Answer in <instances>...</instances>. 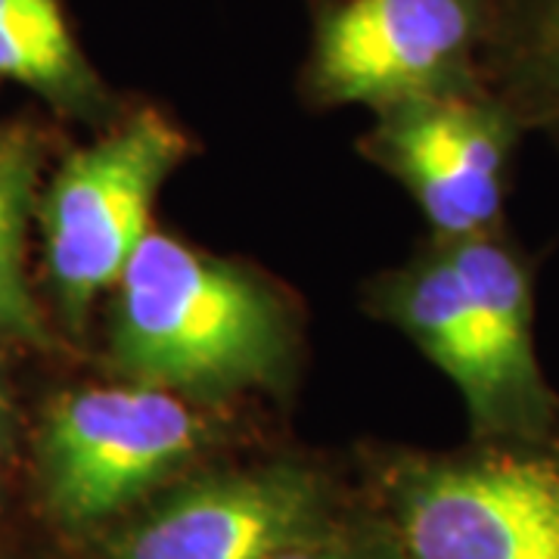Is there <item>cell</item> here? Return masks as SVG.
<instances>
[{
  "label": "cell",
  "mask_w": 559,
  "mask_h": 559,
  "mask_svg": "<svg viewBox=\"0 0 559 559\" xmlns=\"http://www.w3.org/2000/svg\"><path fill=\"white\" fill-rule=\"evenodd\" d=\"M0 81L20 84L72 119L103 121L112 112L62 0H0Z\"/></svg>",
  "instance_id": "obj_10"
},
{
  "label": "cell",
  "mask_w": 559,
  "mask_h": 559,
  "mask_svg": "<svg viewBox=\"0 0 559 559\" xmlns=\"http://www.w3.org/2000/svg\"><path fill=\"white\" fill-rule=\"evenodd\" d=\"M7 423H10V404H7L3 389H0V439H3V432H7Z\"/></svg>",
  "instance_id": "obj_14"
},
{
  "label": "cell",
  "mask_w": 559,
  "mask_h": 559,
  "mask_svg": "<svg viewBox=\"0 0 559 559\" xmlns=\"http://www.w3.org/2000/svg\"><path fill=\"white\" fill-rule=\"evenodd\" d=\"M522 124L485 87H463L382 109L370 153L414 193L436 240L500 227Z\"/></svg>",
  "instance_id": "obj_6"
},
{
  "label": "cell",
  "mask_w": 559,
  "mask_h": 559,
  "mask_svg": "<svg viewBox=\"0 0 559 559\" xmlns=\"http://www.w3.org/2000/svg\"><path fill=\"white\" fill-rule=\"evenodd\" d=\"M457 274L476 320L495 382V436H540L559 419V395L547 385L535 352L532 277L516 246L498 230L466 240H436Z\"/></svg>",
  "instance_id": "obj_8"
},
{
  "label": "cell",
  "mask_w": 559,
  "mask_h": 559,
  "mask_svg": "<svg viewBox=\"0 0 559 559\" xmlns=\"http://www.w3.org/2000/svg\"><path fill=\"white\" fill-rule=\"evenodd\" d=\"M479 75L522 131L559 143V0H488Z\"/></svg>",
  "instance_id": "obj_11"
},
{
  "label": "cell",
  "mask_w": 559,
  "mask_h": 559,
  "mask_svg": "<svg viewBox=\"0 0 559 559\" xmlns=\"http://www.w3.org/2000/svg\"><path fill=\"white\" fill-rule=\"evenodd\" d=\"M318 479L271 466L202 481L116 544V559H274L318 528Z\"/></svg>",
  "instance_id": "obj_7"
},
{
  "label": "cell",
  "mask_w": 559,
  "mask_h": 559,
  "mask_svg": "<svg viewBox=\"0 0 559 559\" xmlns=\"http://www.w3.org/2000/svg\"><path fill=\"white\" fill-rule=\"evenodd\" d=\"M205 423L175 392L81 389L44 423L40 463L50 507L75 525L100 522L200 451Z\"/></svg>",
  "instance_id": "obj_5"
},
{
  "label": "cell",
  "mask_w": 559,
  "mask_h": 559,
  "mask_svg": "<svg viewBox=\"0 0 559 559\" xmlns=\"http://www.w3.org/2000/svg\"><path fill=\"white\" fill-rule=\"evenodd\" d=\"M382 311L417 342L423 355L457 385L466 401L473 439L495 436V382L481 352L476 320L457 274L439 242L392 274L380 289Z\"/></svg>",
  "instance_id": "obj_9"
},
{
  "label": "cell",
  "mask_w": 559,
  "mask_h": 559,
  "mask_svg": "<svg viewBox=\"0 0 559 559\" xmlns=\"http://www.w3.org/2000/svg\"><path fill=\"white\" fill-rule=\"evenodd\" d=\"M274 559H401L399 550H385V544L348 532H311L296 544L283 547Z\"/></svg>",
  "instance_id": "obj_13"
},
{
  "label": "cell",
  "mask_w": 559,
  "mask_h": 559,
  "mask_svg": "<svg viewBox=\"0 0 559 559\" xmlns=\"http://www.w3.org/2000/svg\"><path fill=\"white\" fill-rule=\"evenodd\" d=\"M488 0H340L318 20L311 91L330 103H395L481 84Z\"/></svg>",
  "instance_id": "obj_4"
},
{
  "label": "cell",
  "mask_w": 559,
  "mask_h": 559,
  "mask_svg": "<svg viewBox=\"0 0 559 559\" xmlns=\"http://www.w3.org/2000/svg\"><path fill=\"white\" fill-rule=\"evenodd\" d=\"M116 289L112 364L138 385L224 399L283 380L289 314L240 267L150 230Z\"/></svg>",
  "instance_id": "obj_1"
},
{
  "label": "cell",
  "mask_w": 559,
  "mask_h": 559,
  "mask_svg": "<svg viewBox=\"0 0 559 559\" xmlns=\"http://www.w3.org/2000/svg\"><path fill=\"white\" fill-rule=\"evenodd\" d=\"M40 143L25 124H0V345H47L25 277V237L38 205Z\"/></svg>",
  "instance_id": "obj_12"
},
{
  "label": "cell",
  "mask_w": 559,
  "mask_h": 559,
  "mask_svg": "<svg viewBox=\"0 0 559 559\" xmlns=\"http://www.w3.org/2000/svg\"><path fill=\"white\" fill-rule=\"evenodd\" d=\"M395 520L407 559H559V419L540 436L407 460Z\"/></svg>",
  "instance_id": "obj_2"
},
{
  "label": "cell",
  "mask_w": 559,
  "mask_h": 559,
  "mask_svg": "<svg viewBox=\"0 0 559 559\" xmlns=\"http://www.w3.org/2000/svg\"><path fill=\"white\" fill-rule=\"evenodd\" d=\"M190 140L159 109H134L72 153L40 200L47 277L62 318L79 330L150 234V209Z\"/></svg>",
  "instance_id": "obj_3"
}]
</instances>
